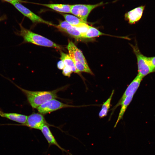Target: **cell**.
I'll use <instances>...</instances> for the list:
<instances>
[{
	"instance_id": "20",
	"label": "cell",
	"mask_w": 155,
	"mask_h": 155,
	"mask_svg": "<svg viewBox=\"0 0 155 155\" xmlns=\"http://www.w3.org/2000/svg\"><path fill=\"white\" fill-rule=\"evenodd\" d=\"M64 32L75 38L78 39L82 38L81 34L79 31L75 27L72 25L68 27Z\"/></svg>"
},
{
	"instance_id": "1",
	"label": "cell",
	"mask_w": 155,
	"mask_h": 155,
	"mask_svg": "<svg viewBox=\"0 0 155 155\" xmlns=\"http://www.w3.org/2000/svg\"><path fill=\"white\" fill-rule=\"evenodd\" d=\"M21 90L26 96L27 100L32 108H36L46 102L57 97V93L64 88H61L52 91H32L24 89L8 79Z\"/></svg>"
},
{
	"instance_id": "5",
	"label": "cell",
	"mask_w": 155,
	"mask_h": 155,
	"mask_svg": "<svg viewBox=\"0 0 155 155\" xmlns=\"http://www.w3.org/2000/svg\"><path fill=\"white\" fill-rule=\"evenodd\" d=\"M4 125L25 126L31 128L40 130L43 126L48 124L42 114L39 113H34L28 116L26 121L24 124Z\"/></svg>"
},
{
	"instance_id": "22",
	"label": "cell",
	"mask_w": 155,
	"mask_h": 155,
	"mask_svg": "<svg viewBox=\"0 0 155 155\" xmlns=\"http://www.w3.org/2000/svg\"><path fill=\"white\" fill-rule=\"evenodd\" d=\"M71 25L70 24L65 20L60 22L59 25H56L55 27L60 31L64 32Z\"/></svg>"
},
{
	"instance_id": "21",
	"label": "cell",
	"mask_w": 155,
	"mask_h": 155,
	"mask_svg": "<svg viewBox=\"0 0 155 155\" xmlns=\"http://www.w3.org/2000/svg\"><path fill=\"white\" fill-rule=\"evenodd\" d=\"M74 26L79 31L81 34L82 38H83V37L88 30L90 26L88 25L87 23H83Z\"/></svg>"
},
{
	"instance_id": "7",
	"label": "cell",
	"mask_w": 155,
	"mask_h": 155,
	"mask_svg": "<svg viewBox=\"0 0 155 155\" xmlns=\"http://www.w3.org/2000/svg\"><path fill=\"white\" fill-rule=\"evenodd\" d=\"M12 5L24 16L30 19L33 23H41L55 26L56 25L45 21L37 16L19 2H13Z\"/></svg>"
},
{
	"instance_id": "9",
	"label": "cell",
	"mask_w": 155,
	"mask_h": 155,
	"mask_svg": "<svg viewBox=\"0 0 155 155\" xmlns=\"http://www.w3.org/2000/svg\"><path fill=\"white\" fill-rule=\"evenodd\" d=\"M67 48L69 55L72 59L78 60L86 66L89 67L82 52L71 41L68 40Z\"/></svg>"
},
{
	"instance_id": "16",
	"label": "cell",
	"mask_w": 155,
	"mask_h": 155,
	"mask_svg": "<svg viewBox=\"0 0 155 155\" xmlns=\"http://www.w3.org/2000/svg\"><path fill=\"white\" fill-rule=\"evenodd\" d=\"M114 90H112L110 97L105 102L103 103L101 109L98 115L100 118H102L107 115L110 107L111 101L114 94Z\"/></svg>"
},
{
	"instance_id": "17",
	"label": "cell",
	"mask_w": 155,
	"mask_h": 155,
	"mask_svg": "<svg viewBox=\"0 0 155 155\" xmlns=\"http://www.w3.org/2000/svg\"><path fill=\"white\" fill-rule=\"evenodd\" d=\"M62 15L65 21L73 26H75L83 23H87L73 15L66 14H63Z\"/></svg>"
},
{
	"instance_id": "4",
	"label": "cell",
	"mask_w": 155,
	"mask_h": 155,
	"mask_svg": "<svg viewBox=\"0 0 155 155\" xmlns=\"http://www.w3.org/2000/svg\"><path fill=\"white\" fill-rule=\"evenodd\" d=\"M105 4L102 2L95 4H78L71 5V13L87 23L88 16L94 9Z\"/></svg>"
},
{
	"instance_id": "15",
	"label": "cell",
	"mask_w": 155,
	"mask_h": 155,
	"mask_svg": "<svg viewBox=\"0 0 155 155\" xmlns=\"http://www.w3.org/2000/svg\"><path fill=\"white\" fill-rule=\"evenodd\" d=\"M61 59L63 62L65 66L70 68L73 72L80 74V73L77 69L74 63L69 55L62 51H60Z\"/></svg>"
},
{
	"instance_id": "23",
	"label": "cell",
	"mask_w": 155,
	"mask_h": 155,
	"mask_svg": "<svg viewBox=\"0 0 155 155\" xmlns=\"http://www.w3.org/2000/svg\"><path fill=\"white\" fill-rule=\"evenodd\" d=\"M62 74L65 76L69 77L73 71L68 67L65 66L63 69Z\"/></svg>"
},
{
	"instance_id": "26",
	"label": "cell",
	"mask_w": 155,
	"mask_h": 155,
	"mask_svg": "<svg viewBox=\"0 0 155 155\" xmlns=\"http://www.w3.org/2000/svg\"><path fill=\"white\" fill-rule=\"evenodd\" d=\"M5 1L10 3L12 4V3L15 2H22V1L20 0H3Z\"/></svg>"
},
{
	"instance_id": "18",
	"label": "cell",
	"mask_w": 155,
	"mask_h": 155,
	"mask_svg": "<svg viewBox=\"0 0 155 155\" xmlns=\"http://www.w3.org/2000/svg\"><path fill=\"white\" fill-rule=\"evenodd\" d=\"M106 35V34L102 32L97 29L90 26L88 30L83 37V38H93L101 35Z\"/></svg>"
},
{
	"instance_id": "11",
	"label": "cell",
	"mask_w": 155,
	"mask_h": 155,
	"mask_svg": "<svg viewBox=\"0 0 155 155\" xmlns=\"http://www.w3.org/2000/svg\"><path fill=\"white\" fill-rule=\"evenodd\" d=\"M145 6L142 5L129 11L125 13V17L130 24H134L142 18Z\"/></svg>"
},
{
	"instance_id": "25",
	"label": "cell",
	"mask_w": 155,
	"mask_h": 155,
	"mask_svg": "<svg viewBox=\"0 0 155 155\" xmlns=\"http://www.w3.org/2000/svg\"><path fill=\"white\" fill-rule=\"evenodd\" d=\"M57 66L58 68L59 69L62 70L65 67V65L63 61L61 60L57 62Z\"/></svg>"
},
{
	"instance_id": "27",
	"label": "cell",
	"mask_w": 155,
	"mask_h": 155,
	"mask_svg": "<svg viewBox=\"0 0 155 155\" xmlns=\"http://www.w3.org/2000/svg\"><path fill=\"white\" fill-rule=\"evenodd\" d=\"M6 19V16L5 15H3L0 17V22Z\"/></svg>"
},
{
	"instance_id": "3",
	"label": "cell",
	"mask_w": 155,
	"mask_h": 155,
	"mask_svg": "<svg viewBox=\"0 0 155 155\" xmlns=\"http://www.w3.org/2000/svg\"><path fill=\"white\" fill-rule=\"evenodd\" d=\"M131 46L137 57L138 74L143 78L151 73L155 72V69L150 63L148 57L141 53L137 44Z\"/></svg>"
},
{
	"instance_id": "2",
	"label": "cell",
	"mask_w": 155,
	"mask_h": 155,
	"mask_svg": "<svg viewBox=\"0 0 155 155\" xmlns=\"http://www.w3.org/2000/svg\"><path fill=\"white\" fill-rule=\"evenodd\" d=\"M19 25L20 30L16 31L15 34L23 38V43H30L39 46L53 47L60 50L62 49V46L51 40L24 28L21 24H19Z\"/></svg>"
},
{
	"instance_id": "10",
	"label": "cell",
	"mask_w": 155,
	"mask_h": 155,
	"mask_svg": "<svg viewBox=\"0 0 155 155\" xmlns=\"http://www.w3.org/2000/svg\"><path fill=\"white\" fill-rule=\"evenodd\" d=\"M40 130L47 141L49 147L52 145H55L60 149L63 152H65L70 155H73L59 145L51 131L48 125H45L43 126Z\"/></svg>"
},
{
	"instance_id": "14",
	"label": "cell",
	"mask_w": 155,
	"mask_h": 155,
	"mask_svg": "<svg viewBox=\"0 0 155 155\" xmlns=\"http://www.w3.org/2000/svg\"><path fill=\"white\" fill-rule=\"evenodd\" d=\"M134 94H132L126 96L122 102L121 105V110L117 119L114 128L116 127L119 121L122 119L123 115L128 106L132 100Z\"/></svg>"
},
{
	"instance_id": "6",
	"label": "cell",
	"mask_w": 155,
	"mask_h": 155,
	"mask_svg": "<svg viewBox=\"0 0 155 155\" xmlns=\"http://www.w3.org/2000/svg\"><path fill=\"white\" fill-rule=\"evenodd\" d=\"M74 106L63 103L55 99L49 100L38 107L36 109L41 114H46L65 108L74 107Z\"/></svg>"
},
{
	"instance_id": "19",
	"label": "cell",
	"mask_w": 155,
	"mask_h": 155,
	"mask_svg": "<svg viewBox=\"0 0 155 155\" xmlns=\"http://www.w3.org/2000/svg\"><path fill=\"white\" fill-rule=\"evenodd\" d=\"M77 70L79 72H84L93 75L94 74L89 67L85 65L78 60L72 59Z\"/></svg>"
},
{
	"instance_id": "12",
	"label": "cell",
	"mask_w": 155,
	"mask_h": 155,
	"mask_svg": "<svg viewBox=\"0 0 155 155\" xmlns=\"http://www.w3.org/2000/svg\"><path fill=\"white\" fill-rule=\"evenodd\" d=\"M0 116L21 124H23L26 122L28 117L24 115L16 113H5L0 110Z\"/></svg>"
},
{
	"instance_id": "8",
	"label": "cell",
	"mask_w": 155,
	"mask_h": 155,
	"mask_svg": "<svg viewBox=\"0 0 155 155\" xmlns=\"http://www.w3.org/2000/svg\"><path fill=\"white\" fill-rule=\"evenodd\" d=\"M143 78L137 74L128 86L121 98L114 107L113 110H114L117 107L120 106L122 102L126 96L132 94H135L139 88Z\"/></svg>"
},
{
	"instance_id": "24",
	"label": "cell",
	"mask_w": 155,
	"mask_h": 155,
	"mask_svg": "<svg viewBox=\"0 0 155 155\" xmlns=\"http://www.w3.org/2000/svg\"><path fill=\"white\" fill-rule=\"evenodd\" d=\"M148 59L151 65L155 69V57H148Z\"/></svg>"
},
{
	"instance_id": "13",
	"label": "cell",
	"mask_w": 155,
	"mask_h": 155,
	"mask_svg": "<svg viewBox=\"0 0 155 155\" xmlns=\"http://www.w3.org/2000/svg\"><path fill=\"white\" fill-rule=\"evenodd\" d=\"M40 5L61 13H71V5L61 4H41Z\"/></svg>"
}]
</instances>
